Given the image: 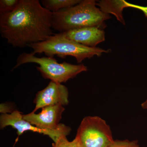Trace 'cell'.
<instances>
[{
	"instance_id": "17",
	"label": "cell",
	"mask_w": 147,
	"mask_h": 147,
	"mask_svg": "<svg viewBox=\"0 0 147 147\" xmlns=\"http://www.w3.org/2000/svg\"><path fill=\"white\" fill-rule=\"evenodd\" d=\"M141 107L144 110H147V99L142 102L141 104Z\"/></svg>"
},
{
	"instance_id": "6",
	"label": "cell",
	"mask_w": 147,
	"mask_h": 147,
	"mask_svg": "<svg viewBox=\"0 0 147 147\" xmlns=\"http://www.w3.org/2000/svg\"><path fill=\"white\" fill-rule=\"evenodd\" d=\"M10 126L17 130L18 138L25 131H31L47 135L55 143L61 137L67 136L70 133L71 129L69 127L61 123L60 127L55 130L42 129L34 126L24 120L23 115L18 110H14L10 114H2L0 117V126L3 129Z\"/></svg>"
},
{
	"instance_id": "7",
	"label": "cell",
	"mask_w": 147,
	"mask_h": 147,
	"mask_svg": "<svg viewBox=\"0 0 147 147\" xmlns=\"http://www.w3.org/2000/svg\"><path fill=\"white\" fill-rule=\"evenodd\" d=\"M69 92L67 88L61 84L51 81L47 87L40 91L36 96L35 107L32 111L46 106L56 105H67L69 103Z\"/></svg>"
},
{
	"instance_id": "3",
	"label": "cell",
	"mask_w": 147,
	"mask_h": 147,
	"mask_svg": "<svg viewBox=\"0 0 147 147\" xmlns=\"http://www.w3.org/2000/svg\"><path fill=\"white\" fill-rule=\"evenodd\" d=\"M33 50L32 53H44L48 57H53L57 55L60 58L72 56L81 63L86 59H90L95 56L100 57L102 53H108L109 50L98 47H88L67 38L63 33L51 36L45 41L29 45Z\"/></svg>"
},
{
	"instance_id": "15",
	"label": "cell",
	"mask_w": 147,
	"mask_h": 147,
	"mask_svg": "<svg viewBox=\"0 0 147 147\" xmlns=\"http://www.w3.org/2000/svg\"><path fill=\"white\" fill-rule=\"evenodd\" d=\"M126 4L127 5V7H132V8L137 9L142 11L144 13L145 16L147 17V6H142L136 5L130 3L127 1H126Z\"/></svg>"
},
{
	"instance_id": "12",
	"label": "cell",
	"mask_w": 147,
	"mask_h": 147,
	"mask_svg": "<svg viewBox=\"0 0 147 147\" xmlns=\"http://www.w3.org/2000/svg\"><path fill=\"white\" fill-rule=\"evenodd\" d=\"M19 0H1L0 15L10 13L16 8Z\"/></svg>"
},
{
	"instance_id": "5",
	"label": "cell",
	"mask_w": 147,
	"mask_h": 147,
	"mask_svg": "<svg viewBox=\"0 0 147 147\" xmlns=\"http://www.w3.org/2000/svg\"><path fill=\"white\" fill-rule=\"evenodd\" d=\"M75 138L78 147H108L115 140L110 126L98 116L84 117Z\"/></svg>"
},
{
	"instance_id": "2",
	"label": "cell",
	"mask_w": 147,
	"mask_h": 147,
	"mask_svg": "<svg viewBox=\"0 0 147 147\" xmlns=\"http://www.w3.org/2000/svg\"><path fill=\"white\" fill-rule=\"evenodd\" d=\"M96 4L95 1L84 0L72 7L53 12V29L61 33L84 27L100 28L110 16Z\"/></svg>"
},
{
	"instance_id": "10",
	"label": "cell",
	"mask_w": 147,
	"mask_h": 147,
	"mask_svg": "<svg viewBox=\"0 0 147 147\" xmlns=\"http://www.w3.org/2000/svg\"><path fill=\"white\" fill-rule=\"evenodd\" d=\"M100 7V10L106 14L112 13L116 16L117 20L123 25L125 24L123 16V11L124 9L127 7L126 1L124 0L118 1H101L97 4Z\"/></svg>"
},
{
	"instance_id": "11",
	"label": "cell",
	"mask_w": 147,
	"mask_h": 147,
	"mask_svg": "<svg viewBox=\"0 0 147 147\" xmlns=\"http://www.w3.org/2000/svg\"><path fill=\"white\" fill-rule=\"evenodd\" d=\"M80 0H42V5L51 12L57 11L72 7L78 4Z\"/></svg>"
},
{
	"instance_id": "1",
	"label": "cell",
	"mask_w": 147,
	"mask_h": 147,
	"mask_svg": "<svg viewBox=\"0 0 147 147\" xmlns=\"http://www.w3.org/2000/svg\"><path fill=\"white\" fill-rule=\"evenodd\" d=\"M53 20L38 0H19L14 10L0 15V33L13 47L24 48L53 35Z\"/></svg>"
},
{
	"instance_id": "14",
	"label": "cell",
	"mask_w": 147,
	"mask_h": 147,
	"mask_svg": "<svg viewBox=\"0 0 147 147\" xmlns=\"http://www.w3.org/2000/svg\"><path fill=\"white\" fill-rule=\"evenodd\" d=\"M53 147H78L77 141L74 139L73 141L69 142L66 136L61 137L59 140L53 144Z\"/></svg>"
},
{
	"instance_id": "8",
	"label": "cell",
	"mask_w": 147,
	"mask_h": 147,
	"mask_svg": "<svg viewBox=\"0 0 147 147\" xmlns=\"http://www.w3.org/2000/svg\"><path fill=\"white\" fill-rule=\"evenodd\" d=\"M65 110L63 105H56L42 108L40 113L23 115L24 120L37 127L47 130H55L60 127V121Z\"/></svg>"
},
{
	"instance_id": "13",
	"label": "cell",
	"mask_w": 147,
	"mask_h": 147,
	"mask_svg": "<svg viewBox=\"0 0 147 147\" xmlns=\"http://www.w3.org/2000/svg\"><path fill=\"white\" fill-rule=\"evenodd\" d=\"M108 147H140L137 140L129 141L127 139L124 140H115Z\"/></svg>"
},
{
	"instance_id": "9",
	"label": "cell",
	"mask_w": 147,
	"mask_h": 147,
	"mask_svg": "<svg viewBox=\"0 0 147 147\" xmlns=\"http://www.w3.org/2000/svg\"><path fill=\"white\" fill-rule=\"evenodd\" d=\"M62 33L68 39L88 47H95L105 40L104 31L97 27H84Z\"/></svg>"
},
{
	"instance_id": "4",
	"label": "cell",
	"mask_w": 147,
	"mask_h": 147,
	"mask_svg": "<svg viewBox=\"0 0 147 147\" xmlns=\"http://www.w3.org/2000/svg\"><path fill=\"white\" fill-rule=\"evenodd\" d=\"M28 63L39 65L36 68L43 78L59 84L65 83L79 74L88 71L87 67L83 64L74 65L65 62L59 63L52 57H38L32 53H23L19 55L13 69Z\"/></svg>"
},
{
	"instance_id": "16",
	"label": "cell",
	"mask_w": 147,
	"mask_h": 147,
	"mask_svg": "<svg viewBox=\"0 0 147 147\" xmlns=\"http://www.w3.org/2000/svg\"><path fill=\"white\" fill-rule=\"evenodd\" d=\"M0 110H1V113H2V114H10L13 111H12L11 107L4 103L1 104Z\"/></svg>"
}]
</instances>
